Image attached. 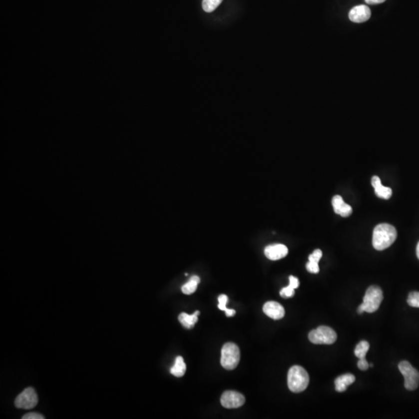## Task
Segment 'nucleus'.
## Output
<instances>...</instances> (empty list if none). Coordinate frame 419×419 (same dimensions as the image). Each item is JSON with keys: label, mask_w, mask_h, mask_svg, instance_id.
<instances>
[{"label": "nucleus", "mask_w": 419, "mask_h": 419, "mask_svg": "<svg viewBox=\"0 0 419 419\" xmlns=\"http://www.w3.org/2000/svg\"><path fill=\"white\" fill-rule=\"evenodd\" d=\"M398 233L393 225L380 224L374 228L373 235V245L378 251L385 250L390 247L396 240Z\"/></svg>", "instance_id": "obj_1"}, {"label": "nucleus", "mask_w": 419, "mask_h": 419, "mask_svg": "<svg viewBox=\"0 0 419 419\" xmlns=\"http://www.w3.org/2000/svg\"><path fill=\"white\" fill-rule=\"evenodd\" d=\"M309 375L306 370L300 366H294L289 370L287 385L294 393H300L306 390L309 385Z\"/></svg>", "instance_id": "obj_2"}, {"label": "nucleus", "mask_w": 419, "mask_h": 419, "mask_svg": "<svg viewBox=\"0 0 419 419\" xmlns=\"http://www.w3.org/2000/svg\"><path fill=\"white\" fill-rule=\"evenodd\" d=\"M384 299L383 291L378 286H371L367 289L364 298V302L358 308V313L364 312L374 313L378 311L381 306V302Z\"/></svg>", "instance_id": "obj_3"}, {"label": "nucleus", "mask_w": 419, "mask_h": 419, "mask_svg": "<svg viewBox=\"0 0 419 419\" xmlns=\"http://www.w3.org/2000/svg\"><path fill=\"white\" fill-rule=\"evenodd\" d=\"M240 357L238 346L235 343H226L221 350V366L228 371L235 369L239 364Z\"/></svg>", "instance_id": "obj_4"}, {"label": "nucleus", "mask_w": 419, "mask_h": 419, "mask_svg": "<svg viewBox=\"0 0 419 419\" xmlns=\"http://www.w3.org/2000/svg\"><path fill=\"white\" fill-rule=\"evenodd\" d=\"M308 339L314 344L331 345L336 341L337 334L333 329L328 326H320L310 332Z\"/></svg>", "instance_id": "obj_5"}, {"label": "nucleus", "mask_w": 419, "mask_h": 419, "mask_svg": "<svg viewBox=\"0 0 419 419\" xmlns=\"http://www.w3.org/2000/svg\"><path fill=\"white\" fill-rule=\"evenodd\" d=\"M399 371L405 378V387L409 391H415L419 386V372L410 363L402 361L399 365Z\"/></svg>", "instance_id": "obj_6"}, {"label": "nucleus", "mask_w": 419, "mask_h": 419, "mask_svg": "<svg viewBox=\"0 0 419 419\" xmlns=\"http://www.w3.org/2000/svg\"><path fill=\"white\" fill-rule=\"evenodd\" d=\"M38 403V397L33 388H27L21 392L16 399L14 405L17 409L30 410L37 406Z\"/></svg>", "instance_id": "obj_7"}, {"label": "nucleus", "mask_w": 419, "mask_h": 419, "mask_svg": "<svg viewBox=\"0 0 419 419\" xmlns=\"http://www.w3.org/2000/svg\"><path fill=\"white\" fill-rule=\"evenodd\" d=\"M245 402V397L242 394L233 391L225 392L221 398V405L226 409H238L242 407Z\"/></svg>", "instance_id": "obj_8"}, {"label": "nucleus", "mask_w": 419, "mask_h": 419, "mask_svg": "<svg viewBox=\"0 0 419 419\" xmlns=\"http://www.w3.org/2000/svg\"><path fill=\"white\" fill-rule=\"evenodd\" d=\"M371 11L369 7L365 5L353 7L349 13L350 20L354 23H364L371 18Z\"/></svg>", "instance_id": "obj_9"}, {"label": "nucleus", "mask_w": 419, "mask_h": 419, "mask_svg": "<svg viewBox=\"0 0 419 419\" xmlns=\"http://www.w3.org/2000/svg\"><path fill=\"white\" fill-rule=\"evenodd\" d=\"M265 255L270 260H279L286 257L288 254V249L287 246L282 244H274L268 245L265 249Z\"/></svg>", "instance_id": "obj_10"}, {"label": "nucleus", "mask_w": 419, "mask_h": 419, "mask_svg": "<svg viewBox=\"0 0 419 419\" xmlns=\"http://www.w3.org/2000/svg\"><path fill=\"white\" fill-rule=\"evenodd\" d=\"M263 312L274 320H280L285 315L284 307L276 301L266 302L263 306Z\"/></svg>", "instance_id": "obj_11"}, {"label": "nucleus", "mask_w": 419, "mask_h": 419, "mask_svg": "<svg viewBox=\"0 0 419 419\" xmlns=\"http://www.w3.org/2000/svg\"><path fill=\"white\" fill-rule=\"evenodd\" d=\"M332 203L336 214H339L342 217L346 218L353 213V209H352L351 206L345 203L341 196H338V195L335 196L332 198Z\"/></svg>", "instance_id": "obj_12"}, {"label": "nucleus", "mask_w": 419, "mask_h": 419, "mask_svg": "<svg viewBox=\"0 0 419 419\" xmlns=\"http://www.w3.org/2000/svg\"><path fill=\"white\" fill-rule=\"evenodd\" d=\"M373 186H374V190H375V193L380 198L385 199L388 200L391 198L392 196V190L391 188L385 187L382 186L381 179L378 176H374L371 180Z\"/></svg>", "instance_id": "obj_13"}, {"label": "nucleus", "mask_w": 419, "mask_h": 419, "mask_svg": "<svg viewBox=\"0 0 419 419\" xmlns=\"http://www.w3.org/2000/svg\"><path fill=\"white\" fill-rule=\"evenodd\" d=\"M322 257V252L320 249H316L310 255L309 261L306 264L307 270L312 273H319L320 271L319 263Z\"/></svg>", "instance_id": "obj_14"}, {"label": "nucleus", "mask_w": 419, "mask_h": 419, "mask_svg": "<svg viewBox=\"0 0 419 419\" xmlns=\"http://www.w3.org/2000/svg\"><path fill=\"white\" fill-rule=\"evenodd\" d=\"M355 376L351 374H346L339 376V378H336V381H335L336 390L338 392H344L350 385L355 382Z\"/></svg>", "instance_id": "obj_15"}, {"label": "nucleus", "mask_w": 419, "mask_h": 419, "mask_svg": "<svg viewBox=\"0 0 419 419\" xmlns=\"http://www.w3.org/2000/svg\"><path fill=\"white\" fill-rule=\"evenodd\" d=\"M200 315V312L197 311L195 312L193 315H188L186 313H181L179 316V321L182 324L183 327L186 329H190L193 328L195 324L197 323L198 321V315Z\"/></svg>", "instance_id": "obj_16"}, {"label": "nucleus", "mask_w": 419, "mask_h": 419, "mask_svg": "<svg viewBox=\"0 0 419 419\" xmlns=\"http://www.w3.org/2000/svg\"><path fill=\"white\" fill-rule=\"evenodd\" d=\"M186 371V366L183 357H176L174 366L171 368V374L176 378H182L183 376H184Z\"/></svg>", "instance_id": "obj_17"}, {"label": "nucleus", "mask_w": 419, "mask_h": 419, "mask_svg": "<svg viewBox=\"0 0 419 419\" xmlns=\"http://www.w3.org/2000/svg\"><path fill=\"white\" fill-rule=\"evenodd\" d=\"M200 282V280L199 277L193 276L190 279V280L182 287V292L186 294V295H190V294H193L195 291H197V286H198Z\"/></svg>", "instance_id": "obj_18"}, {"label": "nucleus", "mask_w": 419, "mask_h": 419, "mask_svg": "<svg viewBox=\"0 0 419 419\" xmlns=\"http://www.w3.org/2000/svg\"><path fill=\"white\" fill-rule=\"evenodd\" d=\"M369 349L370 344L368 342H360V343H358L357 346H356L355 351H354L356 357L359 360H364L366 355H367V352L369 351Z\"/></svg>", "instance_id": "obj_19"}, {"label": "nucleus", "mask_w": 419, "mask_h": 419, "mask_svg": "<svg viewBox=\"0 0 419 419\" xmlns=\"http://www.w3.org/2000/svg\"><path fill=\"white\" fill-rule=\"evenodd\" d=\"M222 1L223 0H203L202 6L205 12H211L219 6Z\"/></svg>", "instance_id": "obj_20"}, {"label": "nucleus", "mask_w": 419, "mask_h": 419, "mask_svg": "<svg viewBox=\"0 0 419 419\" xmlns=\"http://www.w3.org/2000/svg\"><path fill=\"white\" fill-rule=\"evenodd\" d=\"M409 306L413 308H419V292L413 291L409 294L407 300Z\"/></svg>", "instance_id": "obj_21"}, {"label": "nucleus", "mask_w": 419, "mask_h": 419, "mask_svg": "<svg viewBox=\"0 0 419 419\" xmlns=\"http://www.w3.org/2000/svg\"><path fill=\"white\" fill-rule=\"evenodd\" d=\"M295 289L293 288L291 286L289 285L288 287H284L280 291V294L282 298H292L293 296L295 294Z\"/></svg>", "instance_id": "obj_22"}, {"label": "nucleus", "mask_w": 419, "mask_h": 419, "mask_svg": "<svg viewBox=\"0 0 419 419\" xmlns=\"http://www.w3.org/2000/svg\"><path fill=\"white\" fill-rule=\"evenodd\" d=\"M228 301V296L225 295V294H221L218 297V308L221 311H224V312H226L228 308H226L227 302Z\"/></svg>", "instance_id": "obj_23"}, {"label": "nucleus", "mask_w": 419, "mask_h": 419, "mask_svg": "<svg viewBox=\"0 0 419 419\" xmlns=\"http://www.w3.org/2000/svg\"><path fill=\"white\" fill-rule=\"evenodd\" d=\"M23 419H44V416H42V415L38 414V413H28V414L24 415V416L22 417Z\"/></svg>", "instance_id": "obj_24"}, {"label": "nucleus", "mask_w": 419, "mask_h": 419, "mask_svg": "<svg viewBox=\"0 0 419 419\" xmlns=\"http://www.w3.org/2000/svg\"><path fill=\"white\" fill-rule=\"evenodd\" d=\"M357 366H358L359 369L364 371H367L370 367V364H368L366 359H364V360H359L358 363H357Z\"/></svg>", "instance_id": "obj_25"}, {"label": "nucleus", "mask_w": 419, "mask_h": 419, "mask_svg": "<svg viewBox=\"0 0 419 419\" xmlns=\"http://www.w3.org/2000/svg\"><path fill=\"white\" fill-rule=\"evenodd\" d=\"M289 280H290V284L289 285L291 286L293 288L297 289L299 287V280H298L297 277L291 276V277H289Z\"/></svg>", "instance_id": "obj_26"}, {"label": "nucleus", "mask_w": 419, "mask_h": 419, "mask_svg": "<svg viewBox=\"0 0 419 419\" xmlns=\"http://www.w3.org/2000/svg\"><path fill=\"white\" fill-rule=\"evenodd\" d=\"M367 3L370 5H377V4L383 3L385 2L386 0H365Z\"/></svg>", "instance_id": "obj_27"}, {"label": "nucleus", "mask_w": 419, "mask_h": 419, "mask_svg": "<svg viewBox=\"0 0 419 419\" xmlns=\"http://www.w3.org/2000/svg\"><path fill=\"white\" fill-rule=\"evenodd\" d=\"M225 313H226L227 316L232 317L235 315V313H236V312H235V310L228 309L227 310L226 312H225Z\"/></svg>", "instance_id": "obj_28"}, {"label": "nucleus", "mask_w": 419, "mask_h": 419, "mask_svg": "<svg viewBox=\"0 0 419 419\" xmlns=\"http://www.w3.org/2000/svg\"><path fill=\"white\" fill-rule=\"evenodd\" d=\"M416 253H417V256H418V258H419V244H418V245H417V249H416Z\"/></svg>", "instance_id": "obj_29"}]
</instances>
